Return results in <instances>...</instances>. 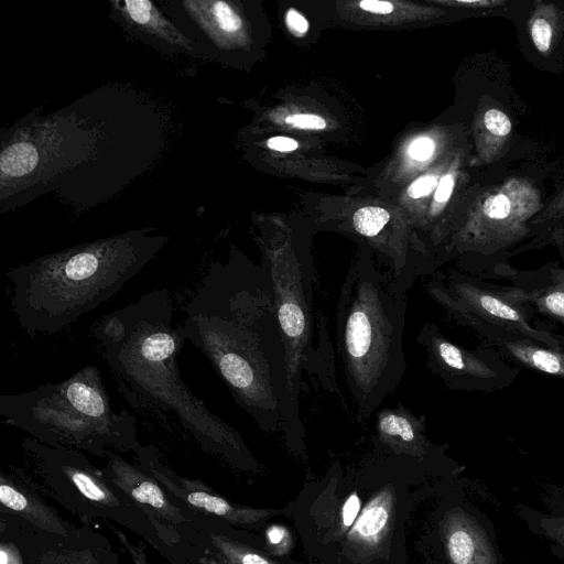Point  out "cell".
<instances>
[{
  "label": "cell",
  "instance_id": "1",
  "mask_svg": "<svg viewBox=\"0 0 564 564\" xmlns=\"http://www.w3.org/2000/svg\"><path fill=\"white\" fill-rule=\"evenodd\" d=\"M187 340L265 432L281 429L288 364L267 272L238 252L214 262L184 306Z\"/></svg>",
  "mask_w": 564,
  "mask_h": 564
},
{
  "label": "cell",
  "instance_id": "2",
  "mask_svg": "<svg viewBox=\"0 0 564 564\" xmlns=\"http://www.w3.org/2000/svg\"><path fill=\"white\" fill-rule=\"evenodd\" d=\"M174 301L153 289L104 316L91 329L118 391L137 411L174 415L208 455L243 470L257 462L241 434L209 410L182 380L177 358L187 340L173 324Z\"/></svg>",
  "mask_w": 564,
  "mask_h": 564
},
{
  "label": "cell",
  "instance_id": "3",
  "mask_svg": "<svg viewBox=\"0 0 564 564\" xmlns=\"http://www.w3.org/2000/svg\"><path fill=\"white\" fill-rule=\"evenodd\" d=\"M129 230L44 254L12 268L11 310L30 335H53L115 296L169 237Z\"/></svg>",
  "mask_w": 564,
  "mask_h": 564
},
{
  "label": "cell",
  "instance_id": "4",
  "mask_svg": "<svg viewBox=\"0 0 564 564\" xmlns=\"http://www.w3.org/2000/svg\"><path fill=\"white\" fill-rule=\"evenodd\" d=\"M405 312L406 290L368 254L360 256L346 273L335 315V351L359 422L403 378Z\"/></svg>",
  "mask_w": 564,
  "mask_h": 564
},
{
  "label": "cell",
  "instance_id": "5",
  "mask_svg": "<svg viewBox=\"0 0 564 564\" xmlns=\"http://www.w3.org/2000/svg\"><path fill=\"white\" fill-rule=\"evenodd\" d=\"M4 421L42 444L106 458L109 451L135 455V417L117 412L100 370L87 365L69 378L14 394L0 395Z\"/></svg>",
  "mask_w": 564,
  "mask_h": 564
},
{
  "label": "cell",
  "instance_id": "6",
  "mask_svg": "<svg viewBox=\"0 0 564 564\" xmlns=\"http://www.w3.org/2000/svg\"><path fill=\"white\" fill-rule=\"evenodd\" d=\"M262 268L268 274L288 364V397L281 430L288 443L304 436L300 415L303 376L324 390L339 393L335 348L327 321L315 301L316 275L311 261L297 252H269Z\"/></svg>",
  "mask_w": 564,
  "mask_h": 564
},
{
  "label": "cell",
  "instance_id": "7",
  "mask_svg": "<svg viewBox=\"0 0 564 564\" xmlns=\"http://www.w3.org/2000/svg\"><path fill=\"white\" fill-rule=\"evenodd\" d=\"M21 467L33 487L77 517L82 524L102 520L131 531L170 561V554L142 509L80 451L26 437Z\"/></svg>",
  "mask_w": 564,
  "mask_h": 564
},
{
  "label": "cell",
  "instance_id": "8",
  "mask_svg": "<svg viewBox=\"0 0 564 564\" xmlns=\"http://www.w3.org/2000/svg\"><path fill=\"white\" fill-rule=\"evenodd\" d=\"M104 474L145 513L171 564H198L209 551L208 533L228 525L183 506L135 462L109 451Z\"/></svg>",
  "mask_w": 564,
  "mask_h": 564
},
{
  "label": "cell",
  "instance_id": "9",
  "mask_svg": "<svg viewBox=\"0 0 564 564\" xmlns=\"http://www.w3.org/2000/svg\"><path fill=\"white\" fill-rule=\"evenodd\" d=\"M133 462L152 476L176 501L193 511L228 525L250 527L278 513L276 510L236 505L214 491L202 480L177 474L165 464L153 444L142 445L134 455Z\"/></svg>",
  "mask_w": 564,
  "mask_h": 564
},
{
  "label": "cell",
  "instance_id": "10",
  "mask_svg": "<svg viewBox=\"0 0 564 564\" xmlns=\"http://www.w3.org/2000/svg\"><path fill=\"white\" fill-rule=\"evenodd\" d=\"M0 511L13 514L36 530L69 538L78 528L64 520L33 487L21 467L9 466L0 474Z\"/></svg>",
  "mask_w": 564,
  "mask_h": 564
},
{
  "label": "cell",
  "instance_id": "11",
  "mask_svg": "<svg viewBox=\"0 0 564 564\" xmlns=\"http://www.w3.org/2000/svg\"><path fill=\"white\" fill-rule=\"evenodd\" d=\"M425 431L424 415H415L398 403L377 413L375 443L378 448L398 458L423 463L434 453Z\"/></svg>",
  "mask_w": 564,
  "mask_h": 564
},
{
  "label": "cell",
  "instance_id": "12",
  "mask_svg": "<svg viewBox=\"0 0 564 564\" xmlns=\"http://www.w3.org/2000/svg\"><path fill=\"white\" fill-rule=\"evenodd\" d=\"M442 535L451 564H502L484 523L465 509L455 508L446 514Z\"/></svg>",
  "mask_w": 564,
  "mask_h": 564
},
{
  "label": "cell",
  "instance_id": "13",
  "mask_svg": "<svg viewBox=\"0 0 564 564\" xmlns=\"http://www.w3.org/2000/svg\"><path fill=\"white\" fill-rule=\"evenodd\" d=\"M112 10L124 26L167 46L171 51L195 54L194 42L148 0L113 1Z\"/></svg>",
  "mask_w": 564,
  "mask_h": 564
},
{
  "label": "cell",
  "instance_id": "14",
  "mask_svg": "<svg viewBox=\"0 0 564 564\" xmlns=\"http://www.w3.org/2000/svg\"><path fill=\"white\" fill-rule=\"evenodd\" d=\"M39 564H120L109 541L82 524L69 538L47 535L39 556Z\"/></svg>",
  "mask_w": 564,
  "mask_h": 564
},
{
  "label": "cell",
  "instance_id": "15",
  "mask_svg": "<svg viewBox=\"0 0 564 564\" xmlns=\"http://www.w3.org/2000/svg\"><path fill=\"white\" fill-rule=\"evenodd\" d=\"M46 533L0 511V564H39Z\"/></svg>",
  "mask_w": 564,
  "mask_h": 564
},
{
  "label": "cell",
  "instance_id": "16",
  "mask_svg": "<svg viewBox=\"0 0 564 564\" xmlns=\"http://www.w3.org/2000/svg\"><path fill=\"white\" fill-rule=\"evenodd\" d=\"M391 516L392 494L383 490L367 503L348 534L349 541L358 546H377L391 524Z\"/></svg>",
  "mask_w": 564,
  "mask_h": 564
},
{
  "label": "cell",
  "instance_id": "17",
  "mask_svg": "<svg viewBox=\"0 0 564 564\" xmlns=\"http://www.w3.org/2000/svg\"><path fill=\"white\" fill-rule=\"evenodd\" d=\"M220 529H215L208 533L209 551L236 564H278Z\"/></svg>",
  "mask_w": 564,
  "mask_h": 564
},
{
  "label": "cell",
  "instance_id": "18",
  "mask_svg": "<svg viewBox=\"0 0 564 564\" xmlns=\"http://www.w3.org/2000/svg\"><path fill=\"white\" fill-rule=\"evenodd\" d=\"M390 220L388 210L381 207L369 206L359 208L352 216V226L356 232L366 238H376Z\"/></svg>",
  "mask_w": 564,
  "mask_h": 564
},
{
  "label": "cell",
  "instance_id": "19",
  "mask_svg": "<svg viewBox=\"0 0 564 564\" xmlns=\"http://www.w3.org/2000/svg\"><path fill=\"white\" fill-rule=\"evenodd\" d=\"M531 523L538 533L554 543L564 553V514L534 513Z\"/></svg>",
  "mask_w": 564,
  "mask_h": 564
},
{
  "label": "cell",
  "instance_id": "20",
  "mask_svg": "<svg viewBox=\"0 0 564 564\" xmlns=\"http://www.w3.org/2000/svg\"><path fill=\"white\" fill-rule=\"evenodd\" d=\"M109 529L116 534L120 544L126 549L133 564H151L145 553L144 545L142 543H132L127 535L117 527H113L111 522H107Z\"/></svg>",
  "mask_w": 564,
  "mask_h": 564
},
{
  "label": "cell",
  "instance_id": "21",
  "mask_svg": "<svg viewBox=\"0 0 564 564\" xmlns=\"http://www.w3.org/2000/svg\"><path fill=\"white\" fill-rule=\"evenodd\" d=\"M487 129L497 135H506L511 130V121L498 109H489L484 117Z\"/></svg>",
  "mask_w": 564,
  "mask_h": 564
},
{
  "label": "cell",
  "instance_id": "22",
  "mask_svg": "<svg viewBox=\"0 0 564 564\" xmlns=\"http://www.w3.org/2000/svg\"><path fill=\"white\" fill-rule=\"evenodd\" d=\"M480 305L481 307L490 313L491 315L498 316L500 318L510 319V321H519L518 313L505 304L503 302L489 296V295H482L480 297Z\"/></svg>",
  "mask_w": 564,
  "mask_h": 564
},
{
  "label": "cell",
  "instance_id": "23",
  "mask_svg": "<svg viewBox=\"0 0 564 564\" xmlns=\"http://www.w3.org/2000/svg\"><path fill=\"white\" fill-rule=\"evenodd\" d=\"M531 35L538 51L541 53L549 51L552 41V29L546 20H535L531 29Z\"/></svg>",
  "mask_w": 564,
  "mask_h": 564
},
{
  "label": "cell",
  "instance_id": "24",
  "mask_svg": "<svg viewBox=\"0 0 564 564\" xmlns=\"http://www.w3.org/2000/svg\"><path fill=\"white\" fill-rule=\"evenodd\" d=\"M267 542L272 552L284 554L290 546V536L285 528L271 525L265 532Z\"/></svg>",
  "mask_w": 564,
  "mask_h": 564
},
{
  "label": "cell",
  "instance_id": "25",
  "mask_svg": "<svg viewBox=\"0 0 564 564\" xmlns=\"http://www.w3.org/2000/svg\"><path fill=\"white\" fill-rule=\"evenodd\" d=\"M510 208V200L502 194L490 196L484 203V213L490 218H505L509 215Z\"/></svg>",
  "mask_w": 564,
  "mask_h": 564
},
{
  "label": "cell",
  "instance_id": "26",
  "mask_svg": "<svg viewBox=\"0 0 564 564\" xmlns=\"http://www.w3.org/2000/svg\"><path fill=\"white\" fill-rule=\"evenodd\" d=\"M285 122L299 129L321 130L326 127L322 117L312 113L291 115L285 118Z\"/></svg>",
  "mask_w": 564,
  "mask_h": 564
},
{
  "label": "cell",
  "instance_id": "27",
  "mask_svg": "<svg viewBox=\"0 0 564 564\" xmlns=\"http://www.w3.org/2000/svg\"><path fill=\"white\" fill-rule=\"evenodd\" d=\"M531 361L536 368L549 373H557L562 368L557 356L545 350H535L531 355Z\"/></svg>",
  "mask_w": 564,
  "mask_h": 564
},
{
  "label": "cell",
  "instance_id": "28",
  "mask_svg": "<svg viewBox=\"0 0 564 564\" xmlns=\"http://www.w3.org/2000/svg\"><path fill=\"white\" fill-rule=\"evenodd\" d=\"M360 508V500L358 495L352 494L348 497L346 502L344 503L341 508V529H346L349 525H351L359 512Z\"/></svg>",
  "mask_w": 564,
  "mask_h": 564
},
{
  "label": "cell",
  "instance_id": "29",
  "mask_svg": "<svg viewBox=\"0 0 564 564\" xmlns=\"http://www.w3.org/2000/svg\"><path fill=\"white\" fill-rule=\"evenodd\" d=\"M434 151V143L429 138H420L413 141L409 148V153L412 159L417 161L427 160Z\"/></svg>",
  "mask_w": 564,
  "mask_h": 564
},
{
  "label": "cell",
  "instance_id": "30",
  "mask_svg": "<svg viewBox=\"0 0 564 564\" xmlns=\"http://www.w3.org/2000/svg\"><path fill=\"white\" fill-rule=\"evenodd\" d=\"M436 185V178L433 175L422 176L415 180L409 187L408 194L412 198H420L429 195Z\"/></svg>",
  "mask_w": 564,
  "mask_h": 564
},
{
  "label": "cell",
  "instance_id": "31",
  "mask_svg": "<svg viewBox=\"0 0 564 564\" xmlns=\"http://www.w3.org/2000/svg\"><path fill=\"white\" fill-rule=\"evenodd\" d=\"M285 22L293 33L304 34L308 30L307 20L295 9L288 11Z\"/></svg>",
  "mask_w": 564,
  "mask_h": 564
},
{
  "label": "cell",
  "instance_id": "32",
  "mask_svg": "<svg viewBox=\"0 0 564 564\" xmlns=\"http://www.w3.org/2000/svg\"><path fill=\"white\" fill-rule=\"evenodd\" d=\"M359 7L367 12L375 14H389L393 11L392 3L388 1L379 0H362L359 2Z\"/></svg>",
  "mask_w": 564,
  "mask_h": 564
},
{
  "label": "cell",
  "instance_id": "33",
  "mask_svg": "<svg viewBox=\"0 0 564 564\" xmlns=\"http://www.w3.org/2000/svg\"><path fill=\"white\" fill-rule=\"evenodd\" d=\"M267 143L270 149L279 152H292L297 148V142L288 137H272Z\"/></svg>",
  "mask_w": 564,
  "mask_h": 564
},
{
  "label": "cell",
  "instance_id": "34",
  "mask_svg": "<svg viewBox=\"0 0 564 564\" xmlns=\"http://www.w3.org/2000/svg\"><path fill=\"white\" fill-rule=\"evenodd\" d=\"M454 187V180L453 176L447 174L445 175L438 183L434 198L438 203L446 202L453 191Z\"/></svg>",
  "mask_w": 564,
  "mask_h": 564
},
{
  "label": "cell",
  "instance_id": "35",
  "mask_svg": "<svg viewBox=\"0 0 564 564\" xmlns=\"http://www.w3.org/2000/svg\"><path fill=\"white\" fill-rule=\"evenodd\" d=\"M545 305L552 313L564 316V293H551L545 299Z\"/></svg>",
  "mask_w": 564,
  "mask_h": 564
},
{
  "label": "cell",
  "instance_id": "36",
  "mask_svg": "<svg viewBox=\"0 0 564 564\" xmlns=\"http://www.w3.org/2000/svg\"><path fill=\"white\" fill-rule=\"evenodd\" d=\"M198 564H236V563H232V562L221 557L220 555L214 553L213 551H208V553L199 560Z\"/></svg>",
  "mask_w": 564,
  "mask_h": 564
}]
</instances>
